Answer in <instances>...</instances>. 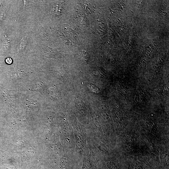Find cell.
<instances>
[{
  "label": "cell",
  "mask_w": 169,
  "mask_h": 169,
  "mask_svg": "<svg viewBox=\"0 0 169 169\" xmlns=\"http://www.w3.org/2000/svg\"><path fill=\"white\" fill-rule=\"evenodd\" d=\"M5 61L6 63L9 64H11L12 62V60L10 58H6Z\"/></svg>",
  "instance_id": "5b68a950"
},
{
  "label": "cell",
  "mask_w": 169,
  "mask_h": 169,
  "mask_svg": "<svg viewBox=\"0 0 169 169\" xmlns=\"http://www.w3.org/2000/svg\"><path fill=\"white\" fill-rule=\"evenodd\" d=\"M90 157L85 159L83 164V169H90Z\"/></svg>",
  "instance_id": "7a4b0ae2"
},
{
  "label": "cell",
  "mask_w": 169,
  "mask_h": 169,
  "mask_svg": "<svg viewBox=\"0 0 169 169\" xmlns=\"http://www.w3.org/2000/svg\"><path fill=\"white\" fill-rule=\"evenodd\" d=\"M132 166L134 169H143L141 166L138 164L135 163V164H133Z\"/></svg>",
  "instance_id": "277c9868"
},
{
  "label": "cell",
  "mask_w": 169,
  "mask_h": 169,
  "mask_svg": "<svg viewBox=\"0 0 169 169\" xmlns=\"http://www.w3.org/2000/svg\"><path fill=\"white\" fill-rule=\"evenodd\" d=\"M27 44V40L25 37H23L18 47L17 50L19 53H21L26 48Z\"/></svg>",
  "instance_id": "6da1fadb"
},
{
  "label": "cell",
  "mask_w": 169,
  "mask_h": 169,
  "mask_svg": "<svg viewBox=\"0 0 169 169\" xmlns=\"http://www.w3.org/2000/svg\"><path fill=\"white\" fill-rule=\"evenodd\" d=\"M68 162V160L67 159L65 158L62 159L60 162L61 166L60 169H66Z\"/></svg>",
  "instance_id": "3957f363"
}]
</instances>
